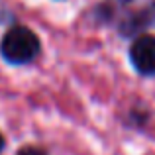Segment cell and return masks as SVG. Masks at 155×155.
<instances>
[{
	"mask_svg": "<svg viewBox=\"0 0 155 155\" xmlns=\"http://www.w3.org/2000/svg\"><path fill=\"white\" fill-rule=\"evenodd\" d=\"M39 38L26 26H16L4 34L0 41V55L12 65H26L39 53Z\"/></svg>",
	"mask_w": 155,
	"mask_h": 155,
	"instance_id": "6da1fadb",
	"label": "cell"
},
{
	"mask_svg": "<svg viewBox=\"0 0 155 155\" xmlns=\"http://www.w3.org/2000/svg\"><path fill=\"white\" fill-rule=\"evenodd\" d=\"M130 61L141 75L155 73V35H140L130 47Z\"/></svg>",
	"mask_w": 155,
	"mask_h": 155,
	"instance_id": "7a4b0ae2",
	"label": "cell"
},
{
	"mask_svg": "<svg viewBox=\"0 0 155 155\" xmlns=\"http://www.w3.org/2000/svg\"><path fill=\"white\" fill-rule=\"evenodd\" d=\"M16 155H47V153L39 147H34V145H26V147H22Z\"/></svg>",
	"mask_w": 155,
	"mask_h": 155,
	"instance_id": "3957f363",
	"label": "cell"
},
{
	"mask_svg": "<svg viewBox=\"0 0 155 155\" xmlns=\"http://www.w3.org/2000/svg\"><path fill=\"white\" fill-rule=\"evenodd\" d=\"M4 149V137H2V134H0V151Z\"/></svg>",
	"mask_w": 155,
	"mask_h": 155,
	"instance_id": "277c9868",
	"label": "cell"
}]
</instances>
